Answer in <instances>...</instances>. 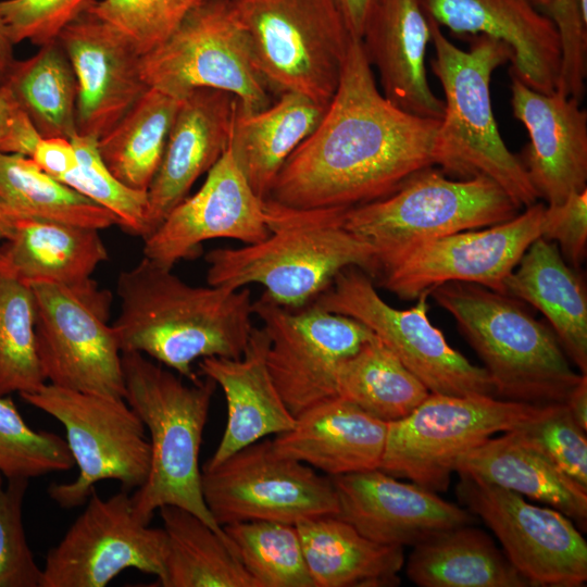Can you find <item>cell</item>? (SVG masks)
<instances>
[{
    "label": "cell",
    "instance_id": "obj_33",
    "mask_svg": "<svg viewBox=\"0 0 587 587\" xmlns=\"http://www.w3.org/2000/svg\"><path fill=\"white\" fill-rule=\"evenodd\" d=\"M405 574L420 587H533L492 538L472 525L414 546Z\"/></svg>",
    "mask_w": 587,
    "mask_h": 587
},
{
    "label": "cell",
    "instance_id": "obj_40",
    "mask_svg": "<svg viewBox=\"0 0 587 587\" xmlns=\"http://www.w3.org/2000/svg\"><path fill=\"white\" fill-rule=\"evenodd\" d=\"M35 319L32 287L0 266V396L34 392L46 384Z\"/></svg>",
    "mask_w": 587,
    "mask_h": 587
},
{
    "label": "cell",
    "instance_id": "obj_20",
    "mask_svg": "<svg viewBox=\"0 0 587 587\" xmlns=\"http://www.w3.org/2000/svg\"><path fill=\"white\" fill-rule=\"evenodd\" d=\"M87 5L58 36L77 82V135L101 138L149 88L141 55L118 28Z\"/></svg>",
    "mask_w": 587,
    "mask_h": 587
},
{
    "label": "cell",
    "instance_id": "obj_31",
    "mask_svg": "<svg viewBox=\"0 0 587 587\" xmlns=\"http://www.w3.org/2000/svg\"><path fill=\"white\" fill-rule=\"evenodd\" d=\"M108 258L99 229L27 217L0 245V266L28 285H84Z\"/></svg>",
    "mask_w": 587,
    "mask_h": 587
},
{
    "label": "cell",
    "instance_id": "obj_52",
    "mask_svg": "<svg viewBox=\"0 0 587 587\" xmlns=\"http://www.w3.org/2000/svg\"><path fill=\"white\" fill-rule=\"evenodd\" d=\"M14 43L10 39L2 15L0 13V86H3L16 61Z\"/></svg>",
    "mask_w": 587,
    "mask_h": 587
},
{
    "label": "cell",
    "instance_id": "obj_19",
    "mask_svg": "<svg viewBox=\"0 0 587 587\" xmlns=\"http://www.w3.org/2000/svg\"><path fill=\"white\" fill-rule=\"evenodd\" d=\"M268 235L264 200L252 190L228 147L200 189L182 200L146 237L147 257L173 268L199 255L204 241L228 238L254 243Z\"/></svg>",
    "mask_w": 587,
    "mask_h": 587
},
{
    "label": "cell",
    "instance_id": "obj_12",
    "mask_svg": "<svg viewBox=\"0 0 587 587\" xmlns=\"http://www.w3.org/2000/svg\"><path fill=\"white\" fill-rule=\"evenodd\" d=\"M429 292L422 291L412 308L399 310L382 299L369 274L349 266L335 276L313 304L364 324L429 392L496 397L487 371L454 350L430 323Z\"/></svg>",
    "mask_w": 587,
    "mask_h": 587
},
{
    "label": "cell",
    "instance_id": "obj_30",
    "mask_svg": "<svg viewBox=\"0 0 587 587\" xmlns=\"http://www.w3.org/2000/svg\"><path fill=\"white\" fill-rule=\"evenodd\" d=\"M504 294L538 309L567 358L587 374V295L554 242H532L505 279Z\"/></svg>",
    "mask_w": 587,
    "mask_h": 587
},
{
    "label": "cell",
    "instance_id": "obj_23",
    "mask_svg": "<svg viewBox=\"0 0 587 587\" xmlns=\"http://www.w3.org/2000/svg\"><path fill=\"white\" fill-rule=\"evenodd\" d=\"M426 16L458 35H485L512 51L510 74L529 88L552 93L561 68V43L552 20L529 0H419Z\"/></svg>",
    "mask_w": 587,
    "mask_h": 587
},
{
    "label": "cell",
    "instance_id": "obj_46",
    "mask_svg": "<svg viewBox=\"0 0 587 587\" xmlns=\"http://www.w3.org/2000/svg\"><path fill=\"white\" fill-rule=\"evenodd\" d=\"M89 0H2L0 13L14 45L29 41L41 47L58 38L62 29Z\"/></svg>",
    "mask_w": 587,
    "mask_h": 587
},
{
    "label": "cell",
    "instance_id": "obj_51",
    "mask_svg": "<svg viewBox=\"0 0 587 587\" xmlns=\"http://www.w3.org/2000/svg\"><path fill=\"white\" fill-rule=\"evenodd\" d=\"M565 405L575 422L587 430V375L572 390Z\"/></svg>",
    "mask_w": 587,
    "mask_h": 587
},
{
    "label": "cell",
    "instance_id": "obj_53",
    "mask_svg": "<svg viewBox=\"0 0 587 587\" xmlns=\"http://www.w3.org/2000/svg\"><path fill=\"white\" fill-rule=\"evenodd\" d=\"M17 104L7 86H0V148Z\"/></svg>",
    "mask_w": 587,
    "mask_h": 587
},
{
    "label": "cell",
    "instance_id": "obj_21",
    "mask_svg": "<svg viewBox=\"0 0 587 587\" xmlns=\"http://www.w3.org/2000/svg\"><path fill=\"white\" fill-rule=\"evenodd\" d=\"M338 512L335 516L372 541L414 547L476 517L414 483H402L380 469L330 477Z\"/></svg>",
    "mask_w": 587,
    "mask_h": 587
},
{
    "label": "cell",
    "instance_id": "obj_56",
    "mask_svg": "<svg viewBox=\"0 0 587 587\" xmlns=\"http://www.w3.org/2000/svg\"><path fill=\"white\" fill-rule=\"evenodd\" d=\"M584 15L587 17V0H579Z\"/></svg>",
    "mask_w": 587,
    "mask_h": 587
},
{
    "label": "cell",
    "instance_id": "obj_16",
    "mask_svg": "<svg viewBox=\"0 0 587 587\" xmlns=\"http://www.w3.org/2000/svg\"><path fill=\"white\" fill-rule=\"evenodd\" d=\"M86 503L47 552L40 587H104L127 569L163 576L165 532L137 517L128 491L102 499L93 488Z\"/></svg>",
    "mask_w": 587,
    "mask_h": 587
},
{
    "label": "cell",
    "instance_id": "obj_5",
    "mask_svg": "<svg viewBox=\"0 0 587 587\" xmlns=\"http://www.w3.org/2000/svg\"><path fill=\"white\" fill-rule=\"evenodd\" d=\"M484 363L496 397L535 405L565 404L587 374L570 365L550 326L520 301L484 286L450 282L430 289Z\"/></svg>",
    "mask_w": 587,
    "mask_h": 587
},
{
    "label": "cell",
    "instance_id": "obj_41",
    "mask_svg": "<svg viewBox=\"0 0 587 587\" xmlns=\"http://www.w3.org/2000/svg\"><path fill=\"white\" fill-rule=\"evenodd\" d=\"M75 465L66 440L35 430L9 396H0V473L5 479H27Z\"/></svg>",
    "mask_w": 587,
    "mask_h": 587
},
{
    "label": "cell",
    "instance_id": "obj_24",
    "mask_svg": "<svg viewBox=\"0 0 587 587\" xmlns=\"http://www.w3.org/2000/svg\"><path fill=\"white\" fill-rule=\"evenodd\" d=\"M237 103L230 92L209 88L196 89L182 99L161 163L147 190L146 237L226 151Z\"/></svg>",
    "mask_w": 587,
    "mask_h": 587
},
{
    "label": "cell",
    "instance_id": "obj_2",
    "mask_svg": "<svg viewBox=\"0 0 587 587\" xmlns=\"http://www.w3.org/2000/svg\"><path fill=\"white\" fill-rule=\"evenodd\" d=\"M120 315L112 324L121 352H139L189 382L196 360L239 358L253 325L249 288L191 286L143 257L120 273Z\"/></svg>",
    "mask_w": 587,
    "mask_h": 587
},
{
    "label": "cell",
    "instance_id": "obj_29",
    "mask_svg": "<svg viewBox=\"0 0 587 587\" xmlns=\"http://www.w3.org/2000/svg\"><path fill=\"white\" fill-rule=\"evenodd\" d=\"M328 105L286 91L260 111L237 103L228 150L252 190L265 200L291 153L315 130Z\"/></svg>",
    "mask_w": 587,
    "mask_h": 587
},
{
    "label": "cell",
    "instance_id": "obj_34",
    "mask_svg": "<svg viewBox=\"0 0 587 587\" xmlns=\"http://www.w3.org/2000/svg\"><path fill=\"white\" fill-rule=\"evenodd\" d=\"M166 537L162 587H257L233 545L190 511L159 509Z\"/></svg>",
    "mask_w": 587,
    "mask_h": 587
},
{
    "label": "cell",
    "instance_id": "obj_54",
    "mask_svg": "<svg viewBox=\"0 0 587 587\" xmlns=\"http://www.w3.org/2000/svg\"><path fill=\"white\" fill-rule=\"evenodd\" d=\"M17 220L18 216L0 201V241L11 236Z\"/></svg>",
    "mask_w": 587,
    "mask_h": 587
},
{
    "label": "cell",
    "instance_id": "obj_44",
    "mask_svg": "<svg viewBox=\"0 0 587 587\" xmlns=\"http://www.w3.org/2000/svg\"><path fill=\"white\" fill-rule=\"evenodd\" d=\"M4 479L0 473V587H40L41 569L23 523L28 480Z\"/></svg>",
    "mask_w": 587,
    "mask_h": 587
},
{
    "label": "cell",
    "instance_id": "obj_1",
    "mask_svg": "<svg viewBox=\"0 0 587 587\" xmlns=\"http://www.w3.org/2000/svg\"><path fill=\"white\" fill-rule=\"evenodd\" d=\"M439 123L387 100L361 40L352 38L322 121L287 159L266 199L299 209H351L382 199L437 165Z\"/></svg>",
    "mask_w": 587,
    "mask_h": 587
},
{
    "label": "cell",
    "instance_id": "obj_15",
    "mask_svg": "<svg viewBox=\"0 0 587 587\" xmlns=\"http://www.w3.org/2000/svg\"><path fill=\"white\" fill-rule=\"evenodd\" d=\"M268 338L266 364L285 404L296 417L337 397L342 363L375 335L361 322L307 304L290 309L266 294L253 302Z\"/></svg>",
    "mask_w": 587,
    "mask_h": 587
},
{
    "label": "cell",
    "instance_id": "obj_9",
    "mask_svg": "<svg viewBox=\"0 0 587 587\" xmlns=\"http://www.w3.org/2000/svg\"><path fill=\"white\" fill-rule=\"evenodd\" d=\"M553 405L486 395L429 392L408 416L388 423L379 469L434 492H444L462 454L498 433L539 420Z\"/></svg>",
    "mask_w": 587,
    "mask_h": 587
},
{
    "label": "cell",
    "instance_id": "obj_10",
    "mask_svg": "<svg viewBox=\"0 0 587 587\" xmlns=\"http://www.w3.org/2000/svg\"><path fill=\"white\" fill-rule=\"evenodd\" d=\"M20 396L65 429L78 475L72 482L49 485L48 495L59 507L73 509L85 504L95 484L101 480H116L128 492L146 482L151 460L149 437L124 398L48 383Z\"/></svg>",
    "mask_w": 587,
    "mask_h": 587
},
{
    "label": "cell",
    "instance_id": "obj_35",
    "mask_svg": "<svg viewBox=\"0 0 587 587\" xmlns=\"http://www.w3.org/2000/svg\"><path fill=\"white\" fill-rule=\"evenodd\" d=\"M182 99L149 87L101 138L98 150L124 185L147 191L161 163Z\"/></svg>",
    "mask_w": 587,
    "mask_h": 587
},
{
    "label": "cell",
    "instance_id": "obj_14",
    "mask_svg": "<svg viewBox=\"0 0 587 587\" xmlns=\"http://www.w3.org/2000/svg\"><path fill=\"white\" fill-rule=\"evenodd\" d=\"M201 487L204 502L221 527L245 521L296 525L338 512L332 478L279 454L270 439L255 441L220 464L202 469Z\"/></svg>",
    "mask_w": 587,
    "mask_h": 587
},
{
    "label": "cell",
    "instance_id": "obj_49",
    "mask_svg": "<svg viewBox=\"0 0 587 587\" xmlns=\"http://www.w3.org/2000/svg\"><path fill=\"white\" fill-rule=\"evenodd\" d=\"M41 138L26 113L17 107L10 121L0 152L30 158Z\"/></svg>",
    "mask_w": 587,
    "mask_h": 587
},
{
    "label": "cell",
    "instance_id": "obj_27",
    "mask_svg": "<svg viewBox=\"0 0 587 587\" xmlns=\"http://www.w3.org/2000/svg\"><path fill=\"white\" fill-rule=\"evenodd\" d=\"M387 429L388 423L337 396L301 412L272 444L279 454L334 477L379 469Z\"/></svg>",
    "mask_w": 587,
    "mask_h": 587
},
{
    "label": "cell",
    "instance_id": "obj_17",
    "mask_svg": "<svg viewBox=\"0 0 587 587\" xmlns=\"http://www.w3.org/2000/svg\"><path fill=\"white\" fill-rule=\"evenodd\" d=\"M545 209L537 201L501 224L415 243L382 270L379 284L404 300L450 282L504 294L505 279L541 236Z\"/></svg>",
    "mask_w": 587,
    "mask_h": 587
},
{
    "label": "cell",
    "instance_id": "obj_7",
    "mask_svg": "<svg viewBox=\"0 0 587 587\" xmlns=\"http://www.w3.org/2000/svg\"><path fill=\"white\" fill-rule=\"evenodd\" d=\"M520 210L487 176L454 180L433 165L412 175L392 193L348 209L344 224L373 248L380 273L415 243L501 224Z\"/></svg>",
    "mask_w": 587,
    "mask_h": 587
},
{
    "label": "cell",
    "instance_id": "obj_25",
    "mask_svg": "<svg viewBox=\"0 0 587 587\" xmlns=\"http://www.w3.org/2000/svg\"><path fill=\"white\" fill-rule=\"evenodd\" d=\"M360 40L387 100L421 117H442L444 100L426 75L430 30L419 0H376Z\"/></svg>",
    "mask_w": 587,
    "mask_h": 587
},
{
    "label": "cell",
    "instance_id": "obj_11",
    "mask_svg": "<svg viewBox=\"0 0 587 587\" xmlns=\"http://www.w3.org/2000/svg\"><path fill=\"white\" fill-rule=\"evenodd\" d=\"M140 71L149 87L177 99L209 88L230 92L247 111L274 102L229 0H202L162 43L141 55Z\"/></svg>",
    "mask_w": 587,
    "mask_h": 587
},
{
    "label": "cell",
    "instance_id": "obj_36",
    "mask_svg": "<svg viewBox=\"0 0 587 587\" xmlns=\"http://www.w3.org/2000/svg\"><path fill=\"white\" fill-rule=\"evenodd\" d=\"M30 58L16 60L4 86L41 137L71 139L77 135V82L58 39Z\"/></svg>",
    "mask_w": 587,
    "mask_h": 587
},
{
    "label": "cell",
    "instance_id": "obj_39",
    "mask_svg": "<svg viewBox=\"0 0 587 587\" xmlns=\"http://www.w3.org/2000/svg\"><path fill=\"white\" fill-rule=\"evenodd\" d=\"M223 529L257 587H315L295 524L245 521Z\"/></svg>",
    "mask_w": 587,
    "mask_h": 587
},
{
    "label": "cell",
    "instance_id": "obj_55",
    "mask_svg": "<svg viewBox=\"0 0 587 587\" xmlns=\"http://www.w3.org/2000/svg\"><path fill=\"white\" fill-rule=\"evenodd\" d=\"M533 4H535L537 8L540 7L542 9H546L551 0H529Z\"/></svg>",
    "mask_w": 587,
    "mask_h": 587
},
{
    "label": "cell",
    "instance_id": "obj_45",
    "mask_svg": "<svg viewBox=\"0 0 587 587\" xmlns=\"http://www.w3.org/2000/svg\"><path fill=\"white\" fill-rule=\"evenodd\" d=\"M525 436L566 475L587 488V436L565 404H555L521 428Z\"/></svg>",
    "mask_w": 587,
    "mask_h": 587
},
{
    "label": "cell",
    "instance_id": "obj_26",
    "mask_svg": "<svg viewBox=\"0 0 587 587\" xmlns=\"http://www.w3.org/2000/svg\"><path fill=\"white\" fill-rule=\"evenodd\" d=\"M267 348L266 333L254 326L239 358L208 357L199 361L200 373L221 387L227 405L224 433L203 469L213 467L238 450L294 426L296 417L270 375Z\"/></svg>",
    "mask_w": 587,
    "mask_h": 587
},
{
    "label": "cell",
    "instance_id": "obj_3",
    "mask_svg": "<svg viewBox=\"0 0 587 587\" xmlns=\"http://www.w3.org/2000/svg\"><path fill=\"white\" fill-rule=\"evenodd\" d=\"M347 210L299 209L265 199L268 235L259 242L209 251L208 285L238 289L259 284L276 303L297 309L313 302L346 267L377 277L373 248L344 224Z\"/></svg>",
    "mask_w": 587,
    "mask_h": 587
},
{
    "label": "cell",
    "instance_id": "obj_32",
    "mask_svg": "<svg viewBox=\"0 0 587 587\" xmlns=\"http://www.w3.org/2000/svg\"><path fill=\"white\" fill-rule=\"evenodd\" d=\"M315 587H379L400 584L403 547L377 544L335 515L296 524Z\"/></svg>",
    "mask_w": 587,
    "mask_h": 587
},
{
    "label": "cell",
    "instance_id": "obj_42",
    "mask_svg": "<svg viewBox=\"0 0 587 587\" xmlns=\"http://www.w3.org/2000/svg\"><path fill=\"white\" fill-rule=\"evenodd\" d=\"M77 157L74 170L58 180L113 213L127 233L145 238L148 233V195L120 182L105 166L98 139L75 135L71 138Z\"/></svg>",
    "mask_w": 587,
    "mask_h": 587
},
{
    "label": "cell",
    "instance_id": "obj_43",
    "mask_svg": "<svg viewBox=\"0 0 587 587\" xmlns=\"http://www.w3.org/2000/svg\"><path fill=\"white\" fill-rule=\"evenodd\" d=\"M202 0H90V9L123 32L140 55L162 43Z\"/></svg>",
    "mask_w": 587,
    "mask_h": 587
},
{
    "label": "cell",
    "instance_id": "obj_37",
    "mask_svg": "<svg viewBox=\"0 0 587 587\" xmlns=\"http://www.w3.org/2000/svg\"><path fill=\"white\" fill-rule=\"evenodd\" d=\"M337 395L391 423L408 416L429 391L375 336L342 363Z\"/></svg>",
    "mask_w": 587,
    "mask_h": 587
},
{
    "label": "cell",
    "instance_id": "obj_13",
    "mask_svg": "<svg viewBox=\"0 0 587 587\" xmlns=\"http://www.w3.org/2000/svg\"><path fill=\"white\" fill-rule=\"evenodd\" d=\"M35 297L36 348L46 383L124 398L122 352L108 324L111 294L91 279L79 286L29 285Z\"/></svg>",
    "mask_w": 587,
    "mask_h": 587
},
{
    "label": "cell",
    "instance_id": "obj_8",
    "mask_svg": "<svg viewBox=\"0 0 587 587\" xmlns=\"http://www.w3.org/2000/svg\"><path fill=\"white\" fill-rule=\"evenodd\" d=\"M273 95L328 105L352 36L335 0H229Z\"/></svg>",
    "mask_w": 587,
    "mask_h": 587
},
{
    "label": "cell",
    "instance_id": "obj_22",
    "mask_svg": "<svg viewBox=\"0 0 587 587\" xmlns=\"http://www.w3.org/2000/svg\"><path fill=\"white\" fill-rule=\"evenodd\" d=\"M511 105L529 143L521 160L547 205H559L587 189V111L557 91L544 93L511 75Z\"/></svg>",
    "mask_w": 587,
    "mask_h": 587
},
{
    "label": "cell",
    "instance_id": "obj_38",
    "mask_svg": "<svg viewBox=\"0 0 587 587\" xmlns=\"http://www.w3.org/2000/svg\"><path fill=\"white\" fill-rule=\"evenodd\" d=\"M0 201L18 217L99 230L120 224L109 210L20 154L0 152Z\"/></svg>",
    "mask_w": 587,
    "mask_h": 587
},
{
    "label": "cell",
    "instance_id": "obj_6",
    "mask_svg": "<svg viewBox=\"0 0 587 587\" xmlns=\"http://www.w3.org/2000/svg\"><path fill=\"white\" fill-rule=\"evenodd\" d=\"M435 57L430 60L445 95L437 138V166L461 179L484 175L496 182L520 208L539 199L525 167L505 146L491 108L494 71L511 61L501 40L485 35L471 38L470 50L453 45L427 16Z\"/></svg>",
    "mask_w": 587,
    "mask_h": 587
},
{
    "label": "cell",
    "instance_id": "obj_18",
    "mask_svg": "<svg viewBox=\"0 0 587 587\" xmlns=\"http://www.w3.org/2000/svg\"><path fill=\"white\" fill-rule=\"evenodd\" d=\"M457 495L494 532L505 557L533 587L585 585L587 542L566 515L466 477H460Z\"/></svg>",
    "mask_w": 587,
    "mask_h": 587
},
{
    "label": "cell",
    "instance_id": "obj_28",
    "mask_svg": "<svg viewBox=\"0 0 587 587\" xmlns=\"http://www.w3.org/2000/svg\"><path fill=\"white\" fill-rule=\"evenodd\" d=\"M454 472L551 507L586 529L587 488L562 472L521 428L469 450L457 461Z\"/></svg>",
    "mask_w": 587,
    "mask_h": 587
},
{
    "label": "cell",
    "instance_id": "obj_48",
    "mask_svg": "<svg viewBox=\"0 0 587 587\" xmlns=\"http://www.w3.org/2000/svg\"><path fill=\"white\" fill-rule=\"evenodd\" d=\"M30 159L41 171L55 179L77 165L75 148L71 139L63 137H42Z\"/></svg>",
    "mask_w": 587,
    "mask_h": 587
},
{
    "label": "cell",
    "instance_id": "obj_47",
    "mask_svg": "<svg viewBox=\"0 0 587 587\" xmlns=\"http://www.w3.org/2000/svg\"><path fill=\"white\" fill-rule=\"evenodd\" d=\"M540 237L557 241L562 257L573 267H579L587 245V189L571 195L559 205L546 204Z\"/></svg>",
    "mask_w": 587,
    "mask_h": 587
},
{
    "label": "cell",
    "instance_id": "obj_50",
    "mask_svg": "<svg viewBox=\"0 0 587 587\" xmlns=\"http://www.w3.org/2000/svg\"><path fill=\"white\" fill-rule=\"evenodd\" d=\"M353 38L361 39L376 0H335Z\"/></svg>",
    "mask_w": 587,
    "mask_h": 587
},
{
    "label": "cell",
    "instance_id": "obj_4",
    "mask_svg": "<svg viewBox=\"0 0 587 587\" xmlns=\"http://www.w3.org/2000/svg\"><path fill=\"white\" fill-rule=\"evenodd\" d=\"M124 399L143 423L151 447L146 482L132 498L145 524L157 510L176 505L226 536L202 495L199 454L216 384L205 377L186 384L182 376L139 352H122Z\"/></svg>",
    "mask_w": 587,
    "mask_h": 587
}]
</instances>
